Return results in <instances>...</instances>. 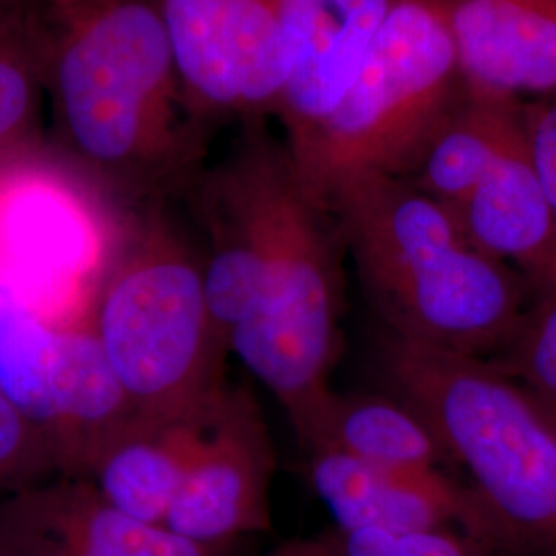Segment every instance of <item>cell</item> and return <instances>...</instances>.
Segmentation results:
<instances>
[{
	"label": "cell",
	"instance_id": "e0dca14e",
	"mask_svg": "<svg viewBox=\"0 0 556 556\" xmlns=\"http://www.w3.org/2000/svg\"><path fill=\"white\" fill-rule=\"evenodd\" d=\"M299 439L307 452L334 450L394 470H441L447 462L427 420L394 394L332 392Z\"/></svg>",
	"mask_w": 556,
	"mask_h": 556
},
{
	"label": "cell",
	"instance_id": "6da1fadb",
	"mask_svg": "<svg viewBox=\"0 0 556 556\" xmlns=\"http://www.w3.org/2000/svg\"><path fill=\"white\" fill-rule=\"evenodd\" d=\"M40 41L43 91L62 151L108 188L153 197L204 165L157 0H21Z\"/></svg>",
	"mask_w": 556,
	"mask_h": 556
},
{
	"label": "cell",
	"instance_id": "ba28073f",
	"mask_svg": "<svg viewBox=\"0 0 556 556\" xmlns=\"http://www.w3.org/2000/svg\"><path fill=\"white\" fill-rule=\"evenodd\" d=\"M179 79L202 122L275 114L287 79L280 0H157Z\"/></svg>",
	"mask_w": 556,
	"mask_h": 556
},
{
	"label": "cell",
	"instance_id": "5b68a950",
	"mask_svg": "<svg viewBox=\"0 0 556 556\" xmlns=\"http://www.w3.org/2000/svg\"><path fill=\"white\" fill-rule=\"evenodd\" d=\"M441 0H396L342 100L298 151L312 197L353 172L408 178L462 91Z\"/></svg>",
	"mask_w": 556,
	"mask_h": 556
},
{
	"label": "cell",
	"instance_id": "52a82bcc",
	"mask_svg": "<svg viewBox=\"0 0 556 556\" xmlns=\"http://www.w3.org/2000/svg\"><path fill=\"white\" fill-rule=\"evenodd\" d=\"M0 394L54 443L77 475L93 447L135 410L91 330L59 328L0 277Z\"/></svg>",
	"mask_w": 556,
	"mask_h": 556
},
{
	"label": "cell",
	"instance_id": "5bb4252c",
	"mask_svg": "<svg viewBox=\"0 0 556 556\" xmlns=\"http://www.w3.org/2000/svg\"><path fill=\"white\" fill-rule=\"evenodd\" d=\"M462 80L517 98L556 91V0H441Z\"/></svg>",
	"mask_w": 556,
	"mask_h": 556
},
{
	"label": "cell",
	"instance_id": "cb8c5ba5",
	"mask_svg": "<svg viewBox=\"0 0 556 556\" xmlns=\"http://www.w3.org/2000/svg\"><path fill=\"white\" fill-rule=\"evenodd\" d=\"M532 392V390H530ZM534 394V392H532ZM534 396L538 397V402L542 404V408L548 413V417L553 418V422L556 425V402L555 400H548V397H542L538 396V394H534Z\"/></svg>",
	"mask_w": 556,
	"mask_h": 556
},
{
	"label": "cell",
	"instance_id": "8992f818",
	"mask_svg": "<svg viewBox=\"0 0 556 556\" xmlns=\"http://www.w3.org/2000/svg\"><path fill=\"white\" fill-rule=\"evenodd\" d=\"M342 239L293 157L278 179L260 293L229 338L243 367L277 397L301 435L334 392L340 349Z\"/></svg>",
	"mask_w": 556,
	"mask_h": 556
},
{
	"label": "cell",
	"instance_id": "30bf717a",
	"mask_svg": "<svg viewBox=\"0 0 556 556\" xmlns=\"http://www.w3.org/2000/svg\"><path fill=\"white\" fill-rule=\"evenodd\" d=\"M119 511L79 475L0 498V556H227Z\"/></svg>",
	"mask_w": 556,
	"mask_h": 556
},
{
	"label": "cell",
	"instance_id": "277c9868",
	"mask_svg": "<svg viewBox=\"0 0 556 556\" xmlns=\"http://www.w3.org/2000/svg\"><path fill=\"white\" fill-rule=\"evenodd\" d=\"M89 330L135 413H186L225 388L202 256L157 206L119 236Z\"/></svg>",
	"mask_w": 556,
	"mask_h": 556
},
{
	"label": "cell",
	"instance_id": "7402d4cb",
	"mask_svg": "<svg viewBox=\"0 0 556 556\" xmlns=\"http://www.w3.org/2000/svg\"><path fill=\"white\" fill-rule=\"evenodd\" d=\"M528 132L538 176L542 179L553 215L551 254L536 282L538 299L551 298L556 295V101L528 110Z\"/></svg>",
	"mask_w": 556,
	"mask_h": 556
},
{
	"label": "cell",
	"instance_id": "9c48e42d",
	"mask_svg": "<svg viewBox=\"0 0 556 556\" xmlns=\"http://www.w3.org/2000/svg\"><path fill=\"white\" fill-rule=\"evenodd\" d=\"M273 475L275 450L258 404L245 390L225 388L163 530L213 548L266 532Z\"/></svg>",
	"mask_w": 556,
	"mask_h": 556
},
{
	"label": "cell",
	"instance_id": "ffe728a7",
	"mask_svg": "<svg viewBox=\"0 0 556 556\" xmlns=\"http://www.w3.org/2000/svg\"><path fill=\"white\" fill-rule=\"evenodd\" d=\"M60 472L64 470L54 443L0 394V498Z\"/></svg>",
	"mask_w": 556,
	"mask_h": 556
},
{
	"label": "cell",
	"instance_id": "3957f363",
	"mask_svg": "<svg viewBox=\"0 0 556 556\" xmlns=\"http://www.w3.org/2000/svg\"><path fill=\"white\" fill-rule=\"evenodd\" d=\"M381 369L468 475L486 544L498 556H556V425L538 397L489 358L392 334Z\"/></svg>",
	"mask_w": 556,
	"mask_h": 556
},
{
	"label": "cell",
	"instance_id": "ac0fdd59",
	"mask_svg": "<svg viewBox=\"0 0 556 556\" xmlns=\"http://www.w3.org/2000/svg\"><path fill=\"white\" fill-rule=\"evenodd\" d=\"M46 103L41 48L21 0H0V169L34 155Z\"/></svg>",
	"mask_w": 556,
	"mask_h": 556
},
{
	"label": "cell",
	"instance_id": "4fadbf2b",
	"mask_svg": "<svg viewBox=\"0 0 556 556\" xmlns=\"http://www.w3.org/2000/svg\"><path fill=\"white\" fill-rule=\"evenodd\" d=\"M223 392L225 388L186 413H132L93 447L79 477L87 478L119 511L163 528Z\"/></svg>",
	"mask_w": 556,
	"mask_h": 556
},
{
	"label": "cell",
	"instance_id": "9a60e30c",
	"mask_svg": "<svg viewBox=\"0 0 556 556\" xmlns=\"http://www.w3.org/2000/svg\"><path fill=\"white\" fill-rule=\"evenodd\" d=\"M454 213L475 248L517 273L523 270L536 287L551 254L553 215L538 176L528 124Z\"/></svg>",
	"mask_w": 556,
	"mask_h": 556
},
{
	"label": "cell",
	"instance_id": "8fae6325",
	"mask_svg": "<svg viewBox=\"0 0 556 556\" xmlns=\"http://www.w3.org/2000/svg\"><path fill=\"white\" fill-rule=\"evenodd\" d=\"M396 0H280L287 79L275 108L293 153L342 100Z\"/></svg>",
	"mask_w": 556,
	"mask_h": 556
},
{
	"label": "cell",
	"instance_id": "7a4b0ae2",
	"mask_svg": "<svg viewBox=\"0 0 556 556\" xmlns=\"http://www.w3.org/2000/svg\"><path fill=\"white\" fill-rule=\"evenodd\" d=\"M386 334L491 358L528 314V278L482 254L456 213L406 178L353 172L324 194Z\"/></svg>",
	"mask_w": 556,
	"mask_h": 556
},
{
	"label": "cell",
	"instance_id": "7c38bea8",
	"mask_svg": "<svg viewBox=\"0 0 556 556\" xmlns=\"http://www.w3.org/2000/svg\"><path fill=\"white\" fill-rule=\"evenodd\" d=\"M309 478L338 532L462 530L486 544L470 491L443 470H394L334 450H312Z\"/></svg>",
	"mask_w": 556,
	"mask_h": 556
},
{
	"label": "cell",
	"instance_id": "2e32d148",
	"mask_svg": "<svg viewBox=\"0 0 556 556\" xmlns=\"http://www.w3.org/2000/svg\"><path fill=\"white\" fill-rule=\"evenodd\" d=\"M526 124L528 108L517 98L464 83L406 179L454 211Z\"/></svg>",
	"mask_w": 556,
	"mask_h": 556
},
{
	"label": "cell",
	"instance_id": "44dd1931",
	"mask_svg": "<svg viewBox=\"0 0 556 556\" xmlns=\"http://www.w3.org/2000/svg\"><path fill=\"white\" fill-rule=\"evenodd\" d=\"M338 536L355 556H498L491 546L462 530L338 532Z\"/></svg>",
	"mask_w": 556,
	"mask_h": 556
},
{
	"label": "cell",
	"instance_id": "d6986e66",
	"mask_svg": "<svg viewBox=\"0 0 556 556\" xmlns=\"http://www.w3.org/2000/svg\"><path fill=\"white\" fill-rule=\"evenodd\" d=\"M489 361L538 396L556 402V295L538 299L514 338Z\"/></svg>",
	"mask_w": 556,
	"mask_h": 556
},
{
	"label": "cell",
	"instance_id": "603a6c76",
	"mask_svg": "<svg viewBox=\"0 0 556 556\" xmlns=\"http://www.w3.org/2000/svg\"><path fill=\"white\" fill-rule=\"evenodd\" d=\"M270 556H307V553H305L303 542H293V544H287L285 548H280L278 553Z\"/></svg>",
	"mask_w": 556,
	"mask_h": 556
}]
</instances>
